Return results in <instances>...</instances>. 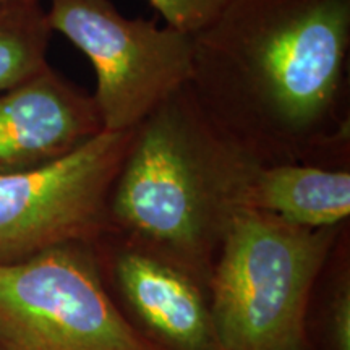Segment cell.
Returning <instances> with one entry per match:
<instances>
[{"mask_svg": "<svg viewBox=\"0 0 350 350\" xmlns=\"http://www.w3.org/2000/svg\"><path fill=\"white\" fill-rule=\"evenodd\" d=\"M350 0H229L193 36L188 88L261 164L312 163L349 139Z\"/></svg>", "mask_w": 350, "mask_h": 350, "instance_id": "cell-1", "label": "cell"}, {"mask_svg": "<svg viewBox=\"0 0 350 350\" xmlns=\"http://www.w3.org/2000/svg\"><path fill=\"white\" fill-rule=\"evenodd\" d=\"M260 164L185 85L135 129L109 201L112 227L191 275L203 273Z\"/></svg>", "mask_w": 350, "mask_h": 350, "instance_id": "cell-2", "label": "cell"}, {"mask_svg": "<svg viewBox=\"0 0 350 350\" xmlns=\"http://www.w3.org/2000/svg\"><path fill=\"white\" fill-rule=\"evenodd\" d=\"M334 229L240 204L222 232L209 301L221 350H310L306 312Z\"/></svg>", "mask_w": 350, "mask_h": 350, "instance_id": "cell-3", "label": "cell"}, {"mask_svg": "<svg viewBox=\"0 0 350 350\" xmlns=\"http://www.w3.org/2000/svg\"><path fill=\"white\" fill-rule=\"evenodd\" d=\"M83 247L0 262V349L163 350L125 318Z\"/></svg>", "mask_w": 350, "mask_h": 350, "instance_id": "cell-4", "label": "cell"}, {"mask_svg": "<svg viewBox=\"0 0 350 350\" xmlns=\"http://www.w3.org/2000/svg\"><path fill=\"white\" fill-rule=\"evenodd\" d=\"M47 18L88 57L104 131L133 130L188 85L193 36L154 21L126 18L111 0H49Z\"/></svg>", "mask_w": 350, "mask_h": 350, "instance_id": "cell-5", "label": "cell"}, {"mask_svg": "<svg viewBox=\"0 0 350 350\" xmlns=\"http://www.w3.org/2000/svg\"><path fill=\"white\" fill-rule=\"evenodd\" d=\"M133 135L100 131L54 163L0 175V262L88 245L111 229L109 201Z\"/></svg>", "mask_w": 350, "mask_h": 350, "instance_id": "cell-6", "label": "cell"}, {"mask_svg": "<svg viewBox=\"0 0 350 350\" xmlns=\"http://www.w3.org/2000/svg\"><path fill=\"white\" fill-rule=\"evenodd\" d=\"M100 131L93 94L47 64L0 94V175L54 163Z\"/></svg>", "mask_w": 350, "mask_h": 350, "instance_id": "cell-7", "label": "cell"}, {"mask_svg": "<svg viewBox=\"0 0 350 350\" xmlns=\"http://www.w3.org/2000/svg\"><path fill=\"white\" fill-rule=\"evenodd\" d=\"M116 279L142 332L163 350H221L209 301L195 275L146 248L116 261Z\"/></svg>", "mask_w": 350, "mask_h": 350, "instance_id": "cell-8", "label": "cell"}, {"mask_svg": "<svg viewBox=\"0 0 350 350\" xmlns=\"http://www.w3.org/2000/svg\"><path fill=\"white\" fill-rule=\"evenodd\" d=\"M245 204L306 229H332L350 214V172L312 163L260 164Z\"/></svg>", "mask_w": 350, "mask_h": 350, "instance_id": "cell-9", "label": "cell"}, {"mask_svg": "<svg viewBox=\"0 0 350 350\" xmlns=\"http://www.w3.org/2000/svg\"><path fill=\"white\" fill-rule=\"evenodd\" d=\"M52 33L41 0L0 5V94L46 67Z\"/></svg>", "mask_w": 350, "mask_h": 350, "instance_id": "cell-10", "label": "cell"}, {"mask_svg": "<svg viewBox=\"0 0 350 350\" xmlns=\"http://www.w3.org/2000/svg\"><path fill=\"white\" fill-rule=\"evenodd\" d=\"M165 25L187 34H198L222 12L229 0H148Z\"/></svg>", "mask_w": 350, "mask_h": 350, "instance_id": "cell-11", "label": "cell"}, {"mask_svg": "<svg viewBox=\"0 0 350 350\" xmlns=\"http://www.w3.org/2000/svg\"><path fill=\"white\" fill-rule=\"evenodd\" d=\"M325 345L326 350H350V284L347 274L339 279L327 304Z\"/></svg>", "mask_w": 350, "mask_h": 350, "instance_id": "cell-12", "label": "cell"}, {"mask_svg": "<svg viewBox=\"0 0 350 350\" xmlns=\"http://www.w3.org/2000/svg\"><path fill=\"white\" fill-rule=\"evenodd\" d=\"M8 2H20V0H0V5H2V3H8Z\"/></svg>", "mask_w": 350, "mask_h": 350, "instance_id": "cell-13", "label": "cell"}, {"mask_svg": "<svg viewBox=\"0 0 350 350\" xmlns=\"http://www.w3.org/2000/svg\"><path fill=\"white\" fill-rule=\"evenodd\" d=\"M0 350H2V349H0Z\"/></svg>", "mask_w": 350, "mask_h": 350, "instance_id": "cell-14", "label": "cell"}]
</instances>
